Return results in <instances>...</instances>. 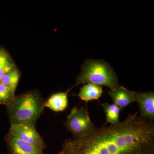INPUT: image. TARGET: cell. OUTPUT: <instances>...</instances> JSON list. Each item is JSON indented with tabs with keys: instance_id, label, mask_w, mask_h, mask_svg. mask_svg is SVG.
Listing matches in <instances>:
<instances>
[{
	"instance_id": "6da1fadb",
	"label": "cell",
	"mask_w": 154,
	"mask_h": 154,
	"mask_svg": "<svg viewBox=\"0 0 154 154\" xmlns=\"http://www.w3.org/2000/svg\"><path fill=\"white\" fill-rule=\"evenodd\" d=\"M58 154H154V123L138 112L86 137L66 140Z\"/></svg>"
},
{
	"instance_id": "7a4b0ae2",
	"label": "cell",
	"mask_w": 154,
	"mask_h": 154,
	"mask_svg": "<svg viewBox=\"0 0 154 154\" xmlns=\"http://www.w3.org/2000/svg\"><path fill=\"white\" fill-rule=\"evenodd\" d=\"M44 99L36 90L15 96L7 106L11 124H25L35 126L45 107Z\"/></svg>"
},
{
	"instance_id": "3957f363",
	"label": "cell",
	"mask_w": 154,
	"mask_h": 154,
	"mask_svg": "<svg viewBox=\"0 0 154 154\" xmlns=\"http://www.w3.org/2000/svg\"><path fill=\"white\" fill-rule=\"evenodd\" d=\"M85 83L106 86L111 90L121 86L115 72L108 63L93 60H87L83 65L75 86Z\"/></svg>"
},
{
	"instance_id": "277c9868",
	"label": "cell",
	"mask_w": 154,
	"mask_h": 154,
	"mask_svg": "<svg viewBox=\"0 0 154 154\" xmlns=\"http://www.w3.org/2000/svg\"><path fill=\"white\" fill-rule=\"evenodd\" d=\"M65 125L72 134L74 139L88 137L97 129L90 118L87 108L84 106L73 108L65 122Z\"/></svg>"
},
{
	"instance_id": "5b68a950",
	"label": "cell",
	"mask_w": 154,
	"mask_h": 154,
	"mask_svg": "<svg viewBox=\"0 0 154 154\" xmlns=\"http://www.w3.org/2000/svg\"><path fill=\"white\" fill-rule=\"evenodd\" d=\"M10 131L21 140L43 151L45 144L35 126L25 124H11Z\"/></svg>"
},
{
	"instance_id": "8992f818",
	"label": "cell",
	"mask_w": 154,
	"mask_h": 154,
	"mask_svg": "<svg viewBox=\"0 0 154 154\" xmlns=\"http://www.w3.org/2000/svg\"><path fill=\"white\" fill-rule=\"evenodd\" d=\"M5 140L9 154H44L43 151L24 142L10 131Z\"/></svg>"
},
{
	"instance_id": "52a82bcc",
	"label": "cell",
	"mask_w": 154,
	"mask_h": 154,
	"mask_svg": "<svg viewBox=\"0 0 154 154\" xmlns=\"http://www.w3.org/2000/svg\"><path fill=\"white\" fill-rule=\"evenodd\" d=\"M135 101L137 102L140 115L149 121L154 120V92H135Z\"/></svg>"
},
{
	"instance_id": "ba28073f",
	"label": "cell",
	"mask_w": 154,
	"mask_h": 154,
	"mask_svg": "<svg viewBox=\"0 0 154 154\" xmlns=\"http://www.w3.org/2000/svg\"><path fill=\"white\" fill-rule=\"evenodd\" d=\"M108 94L113 100V103L121 110L135 101L134 92L129 91L122 86L111 90Z\"/></svg>"
},
{
	"instance_id": "9c48e42d",
	"label": "cell",
	"mask_w": 154,
	"mask_h": 154,
	"mask_svg": "<svg viewBox=\"0 0 154 154\" xmlns=\"http://www.w3.org/2000/svg\"><path fill=\"white\" fill-rule=\"evenodd\" d=\"M68 92L53 94L45 102V107H48L55 112L63 111L68 106Z\"/></svg>"
},
{
	"instance_id": "30bf717a",
	"label": "cell",
	"mask_w": 154,
	"mask_h": 154,
	"mask_svg": "<svg viewBox=\"0 0 154 154\" xmlns=\"http://www.w3.org/2000/svg\"><path fill=\"white\" fill-rule=\"evenodd\" d=\"M102 87L94 84H88L83 86L79 94L80 99L88 102L92 100H99L102 96Z\"/></svg>"
},
{
	"instance_id": "8fae6325",
	"label": "cell",
	"mask_w": 154,
	"mask_h": 154,
	"mask_svg": "<svg viewBox=\"0 0 154 154\" xmlns=\"http://www.w3.org/2000/svg\"><path fill=\"white\" fill-rule=\"evenodd\" d=\"M21 73L17 67H14L3 76L0 82L10 89L12 94L15 95L18 86Z\"/></svg>"
},
{
	"instance_id": "7c38bea8",
	"label": "cell",
	"mask_w": 154,
	"mask_h": 154,
	"mask_svg": "<svg viewBox=\"0 0 154 154\" xmlns=\"http://www.w3.org/2000/svg\"><path fill=\"white\" fill-rule=\"evenodd\" d=\"M102 106L105 110L106 116V122L110 124H118L119 122V113L120 109L115 104L103 103Z\"/></svg>"
},
{
	"instance_id": "4fadbf2b",
	"label": "cell",
	"mask_w": 154,
	"mask_h": 154,
	"mask_svg": "<svg viewBox=\"0 0 154 154\" xmlns=\"http://www.w3.org/2000/svg\"><path fill=\"white\" fill-rule=\"evenodd\" d=\"M15 66L8 52L4 48H0V81L7 72Z\"/></svg>"
},
{
	"instance_id": "5bb4252c",
	"label": "cell",
	"mask_w": 154,
	"mask_h": 154,
	"mask_svg": "<svg viewBox=\"0 0 154 154\" xmlns=\"http://www.w3.org/2000/svg\"><path fill=\"white\" fill-rule=\"evenodd\" d=\"M15 96L8 88L0 82V105H8Z\"/></svg>"
}]
</instances>
